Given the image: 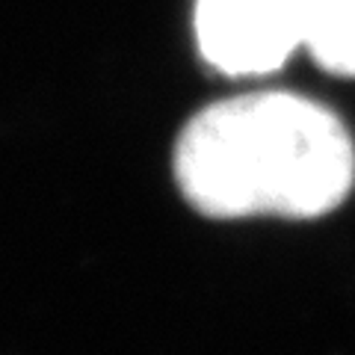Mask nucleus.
<instances>
[{
  "label": "nucleus",
  "mask_w": 355,
  "mask_h": 355,
  "mask_svg": "<svg viewBox=\"0 0 355 355\" xmlns=\"http://www.w3.org/2000/svg\"><path fill=\"white\" fill-rule=\"evenodd\" d=\"M308 51L326 71L355 77V0H311Z\"/></svg>",
  "instance_id": "7ed1b4c3"
},
{
  "label": "nucleus",
  "mask_w": 355,
  "mask_h": 355,
  "mask_svg": "<svg viewBox=\"0 0 355 355\" xmlns=\"http://www.w3.org/2000/svg\"><path fill=\"white\" fill-rule=\"evenodd\" d=\"M178 190L214 219H314L355 184V146L323 104L254 92L202 110L175 146Z\"/></svg>",
  "instance_id": "f257e3e1"
},
{
  "label": "nucleus",
  "mask_w": 355,
  "mask_h": 355,
  "mask_svg": "<svg viewBox=\"0 0 355 355\" xmlns=\"http://www.w3.org/2000/svg\"><path fill=\"white\" fill-rule=\"evenodd\" d=\"M308 18L311 0H198V51L222 74H270L308 48Z\"/></svg>",
  "instance_id": "f03ea898"
}]
</instances>
